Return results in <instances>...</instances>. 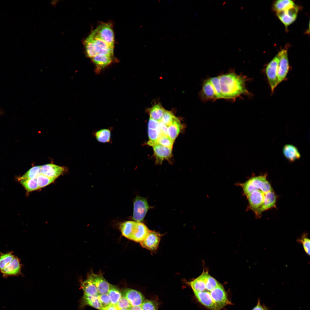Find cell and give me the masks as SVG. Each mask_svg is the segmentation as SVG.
<instances>
[{
  "instance_id": "6da1fadb",
  "label": "cell",
  "mask_w": 310,
  "mask_h": 310,
  "mask_svg": "<svg viewBox=\"0 0 310 310\" xmlns=\"http://www.w3.org/2000/svg\"><path fill=\"white\" fill-rule=\"evenodd\" d=\"M248 81L246 76L232 70L206 80L205 89L210 101L222 99L234 101L243 96L251 95L247 88Z\"/></svg>"
},
{
  "instance_id": "7a4b0ae2",
  "label": "cell",
  "mask_w": 310,
  "mask_h": 310,
  "mask_svg": "<svg viewBox=\"0 0 310 310\" xmlns=\"http://www.w3.org/2000/svg\"><path fill=\"white\" fill-rule=\"evenodd\" d=\"M265 174L253 177L238 185L248 201V208L257 217L264 211L276 207L277 196Z\"/></svg>"
},
{
  "instance_id": "3957f363",
  "label": "cell",
  "mask_w": 310,
  "mask_h": 310,
  "mask_svg": "<svg viewBox=\"0 0 310 310\" xmlns=\"http://www.w3.org/2000/svg\"><path fill=\"white\" fill-rule=\"evenodd\" d=\"M189 283L198 301L211 310H220L231 303L222 285L207 272Z\"/></svg>"
},
{
  "instance_id": "277c9868",
  "label": "cell",
  "mask_w": 310,
  "mask_h": 310,
  "mask_svg": "<svg viewBox=\"0 0 310 310\" xmlns=\"http://www.w3.org/2000/svg\"><path fill=\"white\" fill-rule=\"evenodd\" d=\"M122 235L127 238L140 243L145 239L150 230L140 222L127 221L122 223L120 226Z\"/></svg>"
},
{
  "instance_id": "5b68a950",
  "label": "cell",
  "mask_w": 310,
  "mask_h": 310,
  "mask_svg": "<svg viewBox=\"0 0 310 310\" xmlns=\"http://www.w3.org/2000/svg\"><path fill=\"white\" fill-rule=\"evenodd\" d=\"M279 58L277 55L267 65L266 73L272 92L278 85L277 73Z\"/></svg>"
},
{
  "instance_id": "8992f818",
  "label": "cell",
  "mask_w": 310,
  "mask_h": 310,
  "mask_svg": "<svg viewBox=\"0 0 310 310\" xmlns=\"http://www.w3.org/2000/svg\"><path fill=\"white\" fill-rule=\"evenodd\" d=\"M149 208L147 200L143 197L137 196L134 200L133 220L138 222L142 221Z\"/></svg>"
},
{
  "instance_id": "52a82bcc",
  "label": "cell",
  "mask_w": 310,
  "mask_h": 310,
  "mask_svg": "<svg viewBox=\"0 0 310 310\" xmlns=\"http://www.w3.org/2000/svg\"><path fill=\"white\" fill-rule=\"evenodd\" d=\"M91 34L100 38L113 47L114 34L111 26L108 24L104 23L100 25Z\"/></svg>"
},
{
  "instance_id": "ba28073f",
  "label": "cell",
  "mask_w": 310,
  "mask_h": 310,
  "mask_svg": "<svg viewBox=\"0 0 310 310\" xmlns=\"http://www.w3.org/2000/svg\"><path fill=\"white\" fill-rule=\"evenodd\" d=\"M278 55L279 58L277 73L278 85L286 78L289 71V65L287 50L283 49L278 53Z\"/></svg>"
},
{
  "instance_id": "9c48e42d",
  "label": "cell",
  "mask_w": 310,
  "mask_h": 310,
  "mask_svg": "<svg viewBox=\"0 0 310 310\" xmlns=\"http://www.w3.org/2000/svg\"><path fill=\"white\" fill-rule=\"evenodd\" d=\"M298 11V7L295 5L285 10L277 12L278 18L287 28L296 20Z\"/></svg>"
},
{
  "instance_id": "30bf717a",
  "label": "cell",
  "mask_w": 310,
  "mask_h": 310,
  "mask_svg": "<svg viewBox=\"0 0 310 310\" xmlns=\"http://www.w3.org/2000/svg\"><path fill=\"white\" fill-rule=\"evenodd\" d=\"M92 42L97 54L113 56V47L100 38L90 34L88 37Z\"/></svg>"
},
{
  "instance_id": "8fae6325",
  "label": "cell",
  "mask_w": 310,
  "mask_h": 310,
  "mask_svg": "<svg viewBox=\"0 0 310 310\" xmlns=\"http://www.w3.org/2000/svg\"><path fill=\"white\" fill-rule=\"evenodd\" d=\"M122 295L129 302L132 306H141L145 301L142 294L137 290L129 288H125L123 290Z\"/></svg>"
},
{
  "instance_id": "7c38bea8",
  "label": "cell",
  "mask_w": 310,
  "mask_h": 310,
  "mask_svg": "<svg viewBox=\"0 0 310 310\" xmlns=\"http://www.w3.org/2000/svg\"><path fill=\"white\" fill-rule=\"evenodd\" d=\"M160 237L159 233L150 230L145 239L140 243L143 247L150 250H154L158 247Z\"/></svg>"
},
{
  "instance_id": "4fadbf2b",
  "label": "cell",
  "mask_w": 310,
  "mask_h": 310,
  "mask_svg": "<svg viewBox=\"0 0 310 310\" xmlns=\"http://www.w3.org/2000/svg\"><path fill=\"white\" fill-rule=\"evenodd\" d=\"M93 281L98 289L99 294L108 293L109 284L101 273L95 274L92 272L88 276Z\"/></svg>"
},
{
  "instance_id": "5bb4252c",
  "label": "cell",
  "mask_w": 310,
  "mask_h": 310,
  "mask_svg": "<svg viewBox=\"0 0 310 310\" xmlns=\"http://www.w3.org/2000/svg\"><path fill=\"white\" fill-rule=\"evenodd\" d=\"M21 265L20 260L15 256L8 261L0 271L4 276H16L20 273Z\"/></svg>"
},
{
  "instance_id": "9a60e30c",
  "label": "cell",
  "mask_w": 310,
  "mask_h": 310,
  "mask_svg": "<svg viewBox=\"0 0 310 310\" xmlns=\"http://www.w3.org/2000/svg\"><path fill=\"white\" fill-rule=\"evenodd\" d=\"M152 146L157 163H161L163 160L169 158L172 156V148L166 147L157 143Z\"/></svg>"
},
{
  "instance_id": "2e32d148",
  "label": "cell",
  "mask_w": 310,
  "mask_h": 310,
  "mask_svg": "<svg viewBox=\"0 0 310 310\" xmlns=\"http://www.w3.org/2000/svg\"><path fill=\"white\" fill-rule=\"evenodd\" d=\"M64 170L61 166L52 164L41 166V174L48 177L57 178Z\"/></svg>"
},
{
  "instance_id": "e0dca14e",
  "label": "cell",
  "mask_w": 310,
  "mask_h": 310,
  "mask_svg": "<svg viewBox=\"0 0 310 310\" xmlns=\"http://www.w3.org/2000/svg\"><path fill=\"white\" fill-rule=\"evenodd\" d=\"M283 153L286 158L290 162H293L301 157V154L297 148L294 146L287 144L282 149Z\"/></svg>"
},
{
  "instance_id": "ac0fdd59",
  "label": "cell",
  "mask_w": 310,
  "mask_h": 310,
  "mask_svg": "<svg viewBox=\"0 0 310 310\" xmlns=\"http://www.w3.org/2000/svg\"><path fill=\"white\" fill-rule=\"evenodd\" d=\"M81 306L83 307L88 305L100 310L102 308L98 298V296H94L84 294L81 299Z\"/></svg>"
},
{
  "instance_id": "d6986e66",
  "label": "cell",
  "mask_w": 310,
  "mask_h": 310,
  "mask_svg": "<svg viewBox=\"0 0 310 310\" xmlns=\"http://www.w3.org/2000/svg\"><path fill=\"white\" fill-rule=\"evenodd\" d=\"M80 287L84 294L94 296H98L99 294L95 284L88 277L86 280L81 282Z\"/></svg>"
},
{
  "instance_id": "ffe728a7",
  "label": "cell",
  "mask_w": 310,
  "mask_h": 310,
  "mask_svg": "<svg viewBox=\"0 0 310 310\" xmlns=\"http://www.w3.org/2000/svg\"><path fill=\"white\" fill-rule=\"evenodd\" d=\"M97 67L101 69L106 67L112 61L113 56L102 54H98L92 58Z\"/></svg>"
},
{
  "instance_id": "44dd1931",
  "label": "cell",
  "mask_w": 310,
  "mask_h": 310,
  "mask_svg": "<svg viewBox=\"0 0 310 310\" xmlns=\"http://www.w3.org/2000/svg\"><path fill=\"white\" fill-rule=\"evenodd\" d=\"M111 131V129H103L96 131L94 135L96 140L100 142L110 143Z\"/></svg>"
},
{
  "instance_id": "7402d4cb",
  "label": "cell",
  "mask_w": 310,
  "mask_h": 310,
  "mask_svg": "<svg viewBox=\"0 0 310 310\" xmlns=\"http://www.w3.org/2000/svg\"><path fill=\"white\" fill-rule=\"evenodd\" d=\"M165 111L160 104H156L149 110L150 118L159 122L160 121Z\"/></svg>"
},
{
  "instance_id": "603a6c76",
  "label": "cell",
  "mask_w": 310,
  "mask_h": 310,
  "mask_svg": "<svg viewBox=\"0 0 310 310\" xmlns=\"http://www.w3.org/2000/svg\"><path fill=\"white\" fill-rule=\"evenodd\" d=\"M182 128L181 125L176 117L168 127V135L174 141L178 135Z\"/></svg>"
},
{
  "instance_id": "cb8c5ba5",
  "label": "cell",
  "mask_w": 310,
  "mask_h": 310,
  "mask_svg": "<svg viewBox=\"0 0 310 310\" xmlns=\"http://www.w3.org/2000/svg\"><path fill=\"white\" fill-rule=\"evenodd\" d=\"M111 305H115L122 296L119 289L116 286L110 284L108 292Z\"/></svg>"
},
{
  "instance_id": "d4e9b609",
  "label": "cell",
  "mask_w": 310,
  "mask_h": 310,
  "mask_svg": "<svg viewBox=\"0 0 310 310\" xmlns=\"http://www.w3.org/2000/svg\"><path fill=\"white\" fill-rule=\"evenodd\" d=\"M41 166H36L31 168L22 176L19 177L18 179L20 181L22 179L36 178L41 174Z\"/></svg>"
},
{
  "instance_id": "484cf974",
  "label": "cell",
  "mask_w": 310,
  "mask_h": 310,
  "mask_svg": "<svg viewBox=\"0 0 310 310\" xmlns=\"http://www.w3.org/2000/svg\"><path fill=\"white\" fill-rule=\"evenodd\" d=\"M295 4L290 0H279L275 1L273 5L274 9L277 13L285 10Z\"/></svg>"
},
{
  "instance_id": "4316f807",
  "label": "cell",
  "mask_w": 310,
  "mask_h": 310,
  "mask_svg": "<svg viewBox=\"0 0 310 310\" xmlns=\"http://www.w3.org/2000/svg\"><path fill=\"white\" fill-rule=\"evenodd\" d=\"M20 181L22 185L28 192L34 191L39 189L36 178L22 179Z\"/></svg>"
},
{
  "instance_id": "83f0119b",
  "label": "cell",
  "mask_w": 310,
  "mask_h": 310,
  "mask_svg": "<svg viewBox=\"0 0 310 310\" xmlns=\"http://www.w3.org/2000/svg\"><path fill=\"white\" fill-rule=\"evenodd\" d=\"M84 44L88 57L92 59L97 55L92 42L88 37L84 41Z\"/></svg>"
},
{
  "instance_id": "f1b7e54d",
  "label": "cell",
  "mask_w": 310,
  "mask_h": 310,
  "mask_svg": "<svg viewBox=\"0 0 310 310\" xmlns=\"http://www.w3.org/2000/svg\"><path fill=\"white\" fill-rule=\"evenodd\" d=\"M56 178L48 177L41 174L38 175L36 178L39 188L44 187L54 181Z\"/></svg>"
},
{
  "instance_id": "f546056e",
  "label": "cell",
  "mask_w": 310,
  "mask_h": 310,
  "mask_svg": "<svg viewBox=\"0 0 310 310\" xmlns=\"http://www.w3.org/2000/svg\"><path fill=\"white\" fill-rule=\"evenodd\" d=\"M156 142L157 143L163 146L172 148L174 141L168 136L164 135L161 133L157 140Z\"/></svg>"
},
{
  "instance_id": "4dcf8cb0",
  "label": "cell",
  "mask_w": 310,
  "mask_h": 310,
  "mask_svg": "<svg viewBox=\"0 0 310 310\" xmlns=\"http://www.w3.org/2000/svg\"><path fill=\"white\" fill-rule=\"evenodd\" d=\"M176 118L172 113L165 110L160 121L168 127L172 123Z\"/></svg>"
},
{
  "instance_id": "1f68e13d",
  "label": "cell",
  "mask_w": 310,
  "mask_h": 310,
  "mask_svg": "<svg viewBox=\"0 0 310 310\" xmlns=\"http://www.w3.org/2000/svg\"><path fill=\"white\" fill-rule=\"evenodd\" d=\"M15 256L11 252L2 253L0 255V271L2 270L7 262Z\"/></svg>"
},
{
  "instance_id": "d6a6232c",
  "label": "cell",
  "mask_w": 310,
  "mask_h": 310,
  "mask_svg": "<svg viewBox=\"0 0 310 310\" xmlns=\"http://www.w3.org/2000/svg\"><path fill=\"white\" fill-rule=\"evenodd\" d=\"M298 241L302 244L305 252L309 255L310 253V240L306 234H304Z\"/></svg>"
},
{
  "instance_id": "836d02e7",
  "label": "cell",
  "mask_w": 310,
  "mask_h": 310,
  "mask_svg": "<svg viewBox=\"0 0 310 310\" xmlns=\"http://www.w3.org/2000/svg\"><path fill=\"white\" fill-rule=\"evenodd\" d=\"M115 306L117 310L129 309L132 306L127 299L123 296H122Z\"/></svg>"
},
{
  "instance_id": "e575fe53",
  "label": "cell",
  "mask_w": 310,
  "mask_h": 310,
  "mask_svg": "<svg viewBox=\"0 0 310 310\" xmlns=\"http://www.w3.org/2000/svg\"><path fill=\"white\" fill-rule=\"evenodd\" d=\"M98 298L102 309L111 305L110 298L108 293L99 294L98 296Z\"/></svg>"
},
{
  "instance_id": "d590c367",
  "label": "cell",
  "mask_w": 310,
  "mask_h": 310,
  "mask_svg": "<svg viewBox=\"0 0 310 310\" xmlns=\"http://www.w3.org/2000/svg\"><path fill=\"white\" fill-rule=\"evenodd\" d=\"M142 310H157V305L154 301L145 300L141 305Z\"/></svg>"
},
{
  "instance_id": "8d00e7d4",
  "label": "cell",
  "mask_w": 310,
  "mask_h": 310,
  "mask_svg": "<svg viewBox=\"0 0 310 310\" xmlns=\"http://www.w3.org/2000/svg\"><path fill=\"white\" fill-rule=\"evenodd\" d=\"M148 134L149 139V141L151 142H156L161 133L159 129H148Z\"/></svg>"
},
{
  "instance_id": "74e56055",
  "label": "cell",
  "mask_w": 310,
  "mask_h": 310,
  "mask_svg": "<svg viewBox=\"0 0 310 310\" xmlns=\"http://www.w3.org/2000/svg\"><path fill=\"white\" fill-rule=\"evenodd\" d=\"M148 129H159V122L151 118H150L148 123Z\"/></svg>"
},
{
  "instance_id": "f35d334b",
  "label": "cell",
  "mask_w": 310,
  "mask_h": 310,
  "mask_svg": "<svg viewBox=\"0 0 310 310\" xmlns=\"http://www.w3.org/2000/svg\"><path fill=\"white\" fill-rule=\"evenodd\" d=\"M160 131L162 134L168 136V127L161 121L159 122Z\"/></svg>"
},
{
  "instance_id": "ab89813d",
  "label": "cell",
  "mask_w": 310,
  "mask_h": 310,
  "mask_svg": "<svg viewBox=\"0 0 310 310\" xmlns=\"http://www.w3.org/2000/svg\"><path fill=\"white\" fill-rule=\"evenodd\" d=\"M268 308L265 305H261L260 299H259L257 305L252 310H266Z\"/></svg>"
},
{
  "instance_id": "60d3db41",
  "label": "cell",
  "mask_w": 310,
  "mask_h": 310,
  "mask_svg": "<svg viewBox=\"0 0 310 310\" xmlns=\"http://www.w3.org/2000/svg\"><path fill=\"white\" fill-rule=\"evenodd\" d=\"M102 310H117V309L115 305H110L103 308L102 309Z\"/></svg>"
},
{
  "instance_id": "b9f144b4",
  "label": "cell",
  "mask_w": 310,
  "mask_h": 310,
  "mask_svg": "<svg viewBox=\"0 0 310 310\" xmlns=\"http://www.w3.org/2000/svg\"><path fill=\"white\" fill-rule=\"evenodd\" d=\"M129 309V310H142L141 306H131Z\"/></svg>"
},
{
  "instance_id": "7bdbcfd3",
  "label": "cell",
  "mask_w": 310,
  "mask_h": 310,
  "mask_svg": "<svg viewBox=\"0 0 310 310\" xmlns=\"http://www.w3.org/2000/svg\"><path fill=\"white\" fill-rule=\"evenodd\" d=\"M129 310V309H121V310Z\"/></svg>"
},
{
  "instance_id": "ee69618b",
  "label": "cell",
  "mask_w": 310,
  "mask_h": 310,
  "mask_svg": "<svg viewBox=\"0 0 310 310\" xmlns=\"http://www.w3.org/2000/svg\"><path fill=\"white\" fill-rule=\"evenodd\" d=\"M266 310H268V309H267Z\"/></svg>"
}]
</instances>
